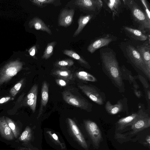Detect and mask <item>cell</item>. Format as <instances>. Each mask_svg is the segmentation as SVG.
Returning a JSON list of instances; mask_svg holds the SVG:
<instances>
[{
	"label": "cell",
	"instance_id": "cell-1",
	"mask_svg": "<svg viewBox=\"0 0 150 150\" xmlns=\"http://www.w3.org/2000/svg\"><path fill=\"white\" fill-rule=\"evenodd\" d=\"M100 54L103 72L121 92L125 91L122 73L115 52L111 49L102 48Z\"/></svg>",
	"mask_w": 150,
	"mask_h": 150
},
{
	"label": "cell",
	"instance_id": "cell-2",
	"mask_svg": "<svg viewBox=\"0 0 150 150\" xmlns=\"http://www.w3.org/2000/svg\"><path fill=\"white\" fill-rule=\"evenodd\" d=\"M124 6L130 12L133 24L137 29L144 33L149 32L150 19H149L136 1L122 0Z\"/></svg>",
	"mask_w": 150,
	"mask_h": 150
},
{
	"label": "cell",
	"instance_id": "cell-3",
	"mask_svg": "<svg viewBox=\"0 0 150 150\" xmlns=\"http://www.w3.org/2000/svg\"><path fill=\"white\" fill-rule=\"evenodd\" d=\"M120 47L124 56L128 62L142 71L149 80L150 71L147 69L136 48L127 42L122 43Z\"/></svg>",
	"mask_w": 150,
	"mask_h": 150
},
{
	"label": "cell",
	"instance_id": "cell-4",
	"mask_svg": "<svg viewBox=\"0 0 150 150\" xmlns=\"http://www.w3.org/2000/svg\"><path fill=\"white\" fill-rule=\"evenodd\" d=\"M79 88L91 100L99 105H102L105 101V94L96 86L91 84L78 86Z\"/></svg>",
	"mask_w": 150,
	"mask_h": 150
},
{
	"label": "cell",
	"instance_id": "cell-5",
	"mask_svg": "<svg viewBox=\"0 0 150 150\" xmlns=\"http://www.w3.org/2000/svg\"><path fill=\"white\" fill-rule=\"evenodd\" d=\"M22 63L18 60L10 62L0 70V85L9 80L22 69Z\"/></svg>",
	"mask_w": 150,
	"mask_h": 150
},
{
	"label": "cell",
	"instance_id": "cell-6",
	"mask_svg": "<svg viewBox=\"0 0 150 150\" xmlns=\"http://www.w3.org/2000/svg\"><path fill=\"white\" fill-rule=\"evenodd\" d=\"M64 100L68 104L88 112L91 111L92 105L87 100L75 96L68 91L62 93Z\"/></svg>",
	"mask_w": 150,
	"mask_h": 150
},
{
	"label": "cell",
	"instance_id": "cell-7",
	"mask_svg": "<svg viewBox=\"0 0 150 150\" xmlns=\"http://www.w3.org/2000/svg\"><path fill=\"white\" fill-rule=\"evenodd\" d=\"M75 4L90 13V14L96 15L101 11L103 5L101 0H77Z\"/></svg>",
	"mask_w": 150,
	"mask_h": 150
},
{
	"label": "cell",
	"instance_id": "cell-8",
	"mask_svg": "<svg viewBox=\"0 0 150 150\" xmlns=\"http://www.w3.org/2000/svg\"><path fill=\"white\" fill-rule=\"evenodd\" d=\"M116 40V37L112 35L105 34L94 40L88 47L87 50L91 53H93L97 50L108 46Z\"/></svg>",
	"mask_w": 150,
	"mask_h": 150
},
{
	"label": "cell",
	"instance_id": "cell-9",
	"mask_svg": "<svg viewBox=\"0 0 150 150\" xmlns=\"http://www.w3.org/2000/svg\"><path fill=\"white\" fill-rule=\"evenodd\" d=\"M84 124L93 143L96 146H98L102 137L98 126L95 122L90 120L85 121Z\"/></svg>",
	"mask_w": 150,
	"mask_h": 150
},
{
	"label": "cell",
	"instance_id": "cell-10",
	"mask_svg": "<svg viewBox=\"0 0 150 150\" xmlns=\"http://www.w3.org/2000/svg\"><path fill=\"white\" fill-rule=\"evenodd\" d=\"M137 119L132 125V128L136 132L149 127L150 125V118L148 114L142 110L139 111Z\"/></svg>",
	"mask_w": 150,
	"mask_h": 150
},
{
	"label": "cell",
	"instance_id": "cell-11",
	"mask_svg": "<svg viewBox=\"0 0 150 150\" xmlns=\"http://www.w3.org/2000/svg\"><path fill=\"white\" fill-rule=\"evenodd\" d=\"M136 49L140 54L147 69L150 71V41L147 40L142 44L137 46Z\"/></svg>",
	"mask_w": 150,
	"mask_h": 150
},
{
	"label": "cell",
	"instance_id": "cell-12",
	"mask_svg": "<svg viewBox=\"0 0 150 150\" xmlns=\"http://www.w3.org/2000/svg\"><path fill=\"white\" fill-rule=\"evenodd\" d=\"M127 35L134 39L140 41H144L150 40V35L148 36L140 30L129 26L123 28Z\"/></svg>",
	"mask_w": 150,
	"mask_h": 150
},
{
	"label": "cell",
	"instance_id": "cell-13",
	"mask_svg": "<svg viewBox=\"0 0 150 150\" xmlns=\"http://www.w3.org/2000/svg\"><path fill=\"white\" fill-rule=\"evenodd\" d=\"M74 11V9H64L61 13L59 18V24L60 26L67 27L72 23Z\"/></svg>",
	"mask_w": 150,
	"mask_h": 150
},
{
	"label": "cell",
	"instance_id": "cell-14",
	"mask_svg": "<svg viewBox=\"0 0 150 150\" xmlns=\"http://www.w3.org/2000/svg\"><path fill=\"white\" fill-rule=\"evenodd\" d=\"M103 1L112 12L113 18L115 16H119L124 6L122 0H104Z\"/></svg>",
	"mask_w": 150,
	"mask_h": 150
},
{
	"label": "cell",
	"instance_id": "cell-15",
	"mask_svg": "<svg viewBox=\"0 0 150 150\" xmlns=\"http://www.w3.org/2000/svg\"><path fill=\"white\" fill-rule=\"evenodd\" d=\"M68 122L72 133L76 140L84 148L87 149V145L79 128L74 122L71 119L68 118Z\"/></svg>",
	"mask_w": 150,
	"mask_h": 150
},
{
	"label": "cell",
	"instance_id": "cell-16",
	"mask_svg": "<svg viewBox=\"0 0 150 150\" xmlns=\"http://www.w3.org/2000/svg\"><path fill=\"white\" fill-rule=\"evenodd\" d=\"M49 87L47 82L44 81L42 83L41 91V99L38 118L42 115L43 109L48 102L49 99Z\"/></svg>",
	"mask_w": 150,
	"mask_h": 150
},
{
	"label": "cell",
	"instance_id": "cell-17",
	"mask_svg": "<svg viewBox=\"0 0 150 150\" xmlns=\"http://www.w3.org/2000/svg\"><path fill=\"white\" fill-rule=\"evenodd\" d=\"M0 133L4 139L11 140L14 138V135L8 125L4 117H0Z\"/></svg>",
	"mask_w": 150,
	"mask_h": 150
},
{
	"label": "cell",
	"instance_id": "cell-18",
	"mask_svg": "<svg viewBox=\"0 0 150 150\" xmlns=\"http://www.w3.org/2000/svg\"><path fill=\"white\" fill-rule=\"evenodd\" d=\"M29 26L36 30L45 31L50 35L52 34L51 30L39 18L35 17L33 18L29 23Z\"/></svg>",
	"mask_w": 150,
	"mask_h": 150
},
{
	"label": "cell",
	"instance_id": "cell-19",
	"mask_svg": "<svg viewBox=\"0 0 150 150\" xmlns=\"http://www.w3.org/2000/svg\"><path fill=\"white\" fill-rule=\"evenodd\" d=\"M123 105L120 100L118 101L116 104H112L109 101H107L105 105L106 111L109 114L114 115L122 112L123 109Z\"/></svg>",
	"mask_w": 150,
	"mask_h": 150
},
{
	"label": "cell",
	"instance_id": "cell-20",
	"mask_svg": "<svg viewBox=\"0 0 150 150\" xmlns=\"http://www.w3.org/2000/svg\"><path fill=\"white\" fill-rule=\"evenodd\" d=\"M96 15L88 14L80 16L78 19V26L73 35V37L77 36L82 31L88 22Z\"/></svg>",
	"mask_w": 150,
	"mask_h": 150
},
{
	"label": "cell",
	"instance_id": "cell-21",
	"mask_svg": "<svg viewBox=\"0 0 150 150\" xmlns=\"http://www.w3.org/2000/svg\"><path fill=\"white\" fill-rule=\"evenodd\" d=\"M139 115V112L138 113H133L119 119L117 122L119 129H122L127 126L132 125L137 119Z\"/></svg>",
	"mask_w": 150,
	"mask_h": 150
},
{
	"label": "cell",
	"instance_id": "cell-22",
	"mask_svg": "<svg viewBox=\"0 0 150 150\" xmlns=\"http://www.w3.org/2000/svg\"><path fill=\"white\" fill-rule=\"evenodd\" d=\"M63 53L64 54L77 60L85 67L89 69L91 68L88 63L75 52L71 50H65L63 51Z\"/></svg>",
	"mask_w": 150,
	"mask_h": 150
},
{
	"label": "cell",
	"instance_id": "cell-23",
	"mask_svg": "<svg viewBox=\"0 0 150 150\" xmlns=\"http://www.w3.org/2000/svg\"><path fill=\"white\" fill-rule=\"evenodd\" d=\"M52 74L63 79L70 80L73 78V75L71 71L65 68H61L54 71Z\"/></svg>",
	"mask_w": 150,
	"mask_h": 150
},
{
	"label": "cell",
	"instance_id": "cell-24",
	"mask_svg": "<svg viewBox=\"0 0 150 150\" xmlns=\"http://www.w3.org/2000/svg\"><path fill=\"white\" fill-rule=\"evenodd\" d=\"M76 74L78 79L83 81L91 82H96L97 81L94 76L84 71H78Z\"/></svg>",
	"mask_w": 150,
	"mask_h": 150
},
{
	"label": "cell",
	"instance_id": "cell-25",
	"mask_svg": "<svg viewBox=\"0 0 150 150\" xmlns=\"http://www.w3.org/2000/svg\"><path fill=\"white\" fill-rule=\"evenodd\" d=\"M56 43V42L53 41L47 44L42 56L43 59H47L53 54L54 48Z\"/></svg>",
	"mask_w": 150,
	"mask_h": 150
},
{
	"label": "cell",
	"instance_id": "cell-26",
	"mask_svg": "<svg viewBox=\"0 0 150 150\" xmlns=\"http://www.w3.org/2000/svg\"><path fill=\"white\" fill-rule=\"evenodd\" d=\"M122 79H125L129 81L130 83H133L135 81L134 77L130 74L131 72L129 71L125 66L123 65L120 67Z\"/></svg>",
	"mask_w": 150,
	"mask_h": 150
},
{
	"label": "cell",
	"instance_id": "cell-27",
	"mask_svg": "<svg viewBox=\"0 0 150 150\" xmlns=\"http://www.w3.org/2000/svg\"><path fill=\"white\" fill-rule=\"evenodd\" d=\"M6 121L11 130L14 136L17 138L19 134L18 129L14 122L10 118L6 117L5 118Z\"/></svg>",
	"mask_w": 150,
	"mask_h": 150
},
{
	"label": "cell",
	"instance_id": "cell-28",
	"mask_svg": "<svg viewBox=\"0 0 150 150\" xmlns=\"http://www.w3.org/2000/svg\"><path fill=\"white\" fill-rule=\"evenodd\" d=\"M38 87L36 84L31 88L24 100V101L29 99H33L37 97Z\"/></svg>",
	"mask_w": 150,
	"mask_h": 150
},
{
	"label": "cell",
	"instance_id": "cell-29",
	"mask_svg": "<svg viewBox=\"0 0 150 150\" xmlns=\"http://www.w3.org/2000/svg\"><path fill=\"white\" fill-rule=\"evenodd\" d=\"M74 63V62L72 60L68 59L57 61L55 65L57 67L63 69L66 67L71 66Z\"/></svg>",
	"mask_w": 150,
	"mask_h": 150
},
{
	"label": "cell",
	"instance_id": "cell-30",
	"mask_svg": "<svg viewBox=\"0 0 150 150\" xmlns=\"http://www.w3.org/2000/svg\"><path fill=\"white\" fill-rule=\"evenodd\" d=\"M37 100V97L35 98L26 100L24 102V104L25 105L28 106L32 110L33 112H34L36 109Z\"/></svg>",
	"mask_w": 150,
	"mask_h": 150
},
{
	"label": "cell",
	"instance_id": "cell-31",
	"mask_svg": "<svg viewBox=\"0 0 150 150\" xmlns=\"http://www.w3.org/2000/svg\"><path fill=\"white\" fill-rule=\"evenodd\" d=\"M29 127H27L19 137V140L22 141H26L29 140L31 136V130Z\"/></svg>",
	"mask_w": 150,
	"mask_h": 150
},
{
	"label": "cell",
	"instance_id": "cell-32",
	"mask_svg": "<svg viewBox=\"0 0 150 150\" xmlns=\"http://www.w3.org/2000/svg\"><path fill=\"white\" fill-rule=\"evenodd\" d=\"M23 81V79H22L11 89L10 92L12 96H14L17 94L21 88Z\"/></svg>",
	"mask_w": 150,
	"mask_h": 150
},
{
	"label": "cell",
	"instance_id": "cell-33",
	"mask_svg": "<svg viewBox=\"0 0 150 150\" xmlns=\"http://www.w3.org/2000/svg\"><path fill=\"white\" fill-rule=\"evenodd\" d=\"M140 1L143 7L144 12L148 18L150 19V8L147 1L146 0H141Z\"/></svg>",
	"mask_w": 150,
	"mask_h": 150
},
{
	"label": "cell",
	"instance_id": "cell-34",
	"mask_svg": "<svg viewBox=\"0 0 150 150\" xmlns=\"http://www.w3.org/2000/svg\"><path fill=\"white\" fill-rule=\"evenodd\" d=\"M31 2L36 5L41 7L44 4H50L54 1V0H33Z\"/></svg>",
	"mask_w": 150,
	"mask_h": 150
},
{
	"label": "cell",
	"instance_id": "cell-35",
	"mask_svg": "<svg viewBox=\"0 0 150 150\" xmlns=\"http://www.w3.org/2000/svg\"><path fill=\"white\" fill-rule=\"evenodd\" d=\"M56 83L62 87L65 86L67 85L66 82L62 79H57L56 80Z\"/></svg>",
	"mask_w": 150,
	"mask_h": 150
},
{
	"label": "cell",
	"instance_id": "cell-36",
	"mask_svg": "<svg viewBox=\"0 0 150 150\" xmlns=\"http://www.w3.org/2000/svg\"><path fill=\"white\" fill-rule=\"evenodd\" d=\"M36 51V47L35 45L31 47L29 50L28 52L30 55L32 57L35 56Z\"/></svg>",
	"mask_w": 150,
	"mask_h": 150
},
{
	"label": "cell",
	"instance_id": "cell-37",
	"mask_svg": "<svg viewBox=\"0 0 150 150\" xmlns=\"http://www.w3.org/2000/svg\"><path fill=\"white\" fill-rule=\"evenodd\" d=\"M139 77L140 81L142 82L145 88L146 89L148 88L149 86L144 79L142 77V76H139Z\"/></svg>",
	"mask_w": 150,
	"mask_h": 150
},
{
	"label": "cell",
	"instance_id": "cell-38",
	"mask_svg": "<svg viewBox=\"0 0 150 150\" xmlns=\"http://www.w3.org/2000/svg\"><path fill=\"white\" fill-rule=\"evenodd\" d=\"M134 92L136 96L138 98H140L142 96V93L140 91L138 90L137 89L134 88Z\"/></svg>",
	"mask_w": 150,
	"mask_h": 150
},
{
	"label": "cell",
	"instance_id": "cell-39",
	"mask_svg": "<svg viewBox=\"0 0 150 150\" xmlns=\"http://www.w3.org/2000/svg\"><path fill=\"white\" fill-rule=\"evenodd\" d=\"M10 97H4L0 99V104L6 102L10 100Z\"/></svg>",
	"mask_w": 150,
	"mask_h": 150
},
{
	"label": "cell",
	"instance_id": "cell-40",
	"mask_svg": "<svg viewBox=\"0 0 150 150\" xmlns=\"http://www.w3.org/2000/svg\"><path fill=\"white\" fill-rule=\"evenodd\" d=\"M49 133L51 134V136L54 140H55L58 142H59L58 137L56 134L53 133L51 134L50 132H49Z\"/></svg>",
	"mask_w": 150,
	"mask_h": 150
},
{
	"label": "cell",
	"instance_id": "cell-41",
	"mask_svg": "<svg viewBox=\"0 0 150 150\" xmlns=\"http://www.w3.org/2000/svg\"><path fill=\"white\" fill-rule=\"evenodd\" d=\"M146 97L147 98L148 100L149 101L150 99V92L149 90H148L146 91Z\"/></svg>",
	"mask_w": 150,
	"mask_h": 150
},
{
	"label": "cell",
	"instance_id": "cell-42",
	"mask_svg": "<svg viewBox=\"0 0 150 150\" xmlns=\"http://www.w3.org/2000/svg\"><path fill=\"white\" fill-rule=\"evenodd\" d=\"M146 141H147L148 143L149 144H150V136H149L148 137V138L146 139Z\"/></svg>",
	"mask_w": 150,
	"mask_h": 150
}]
</instances>
